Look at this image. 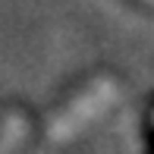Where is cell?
<instances>
[{
  "label": "cell",
  "instance_id": "6da1fadb",
  "mask_svg": "<svg viewBox=\"0 0 154 154\" xmlns=\"http://www.w3.org/2000/svg\"><path fill=\"white\" fill-rule=\"evenodd\" d=\"M120 97V82L116 79H94L88 82L75 97H69L66 104L51 116V123L44 126V138L47 145H63V142H72L82 129H88L94 120H101L110 107L116 104Z\"/></svg>",
  "mask_w": 154,
  "mask_h": 154
},
{
  "label": "cell",
  "instance_id": "7a4b0ae2",
  "mask_svg": "<svg viewBox=\"0 0 154 154\" xmlns=\"http://www.w3.org/2000/svg\"><path fill=\"white\" fill-rule=\"evenodd\" d=\"M29 138V116L22 110H10L0 120V154H19Z\"/></svg>",
  "mask_w": 154,
  "mask_h": 154
},
{
  "label": "cell",
  "instance_id": "3957f363",
  "mask_svg": "<svg viewBox=\"0 0 154 154\" xmlns=\"http://www.w3.org/2000/svg\"><path fill=\"white\" fill-rule=\"evenodd\" d=\"M145 3H154V0H145Z\"/></svg>",
  "mask_w": 154,
  "mask_h": 154
}]
</instances>
